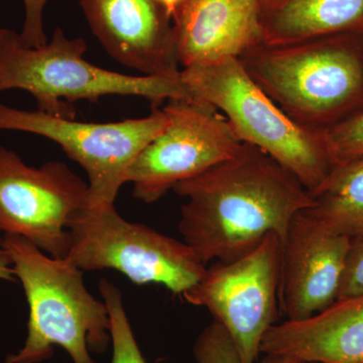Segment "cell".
<instances>
[{
  "label": "cell",
  "mask_w": 363,
  "mask_h": 363,
  "mask_svg": "<svg viewBox=\"0 0 363 363\" xmlns=\"http://www.w3.org/2000/svg\"><path fill=\"white\" fill-rule=\"evenodd\" d=\"M87 45L70 39L61 28L39 48L26 47L20 33L0 28V92L20 89L30 93L38 111L62 118H75L79 100L97 104L102 97L138 96L152 108L164 102L191 99L180 78L131 76L93 65L85 60Z\"/></svg>",
  "instance_id": "cell-4"
},
{
  "label": "cell",
  "mask_w": 363,
  "mask_h": 363,
  "mask_svg": "<svg viewBox=\"0 0 363 363\" xmlns=\"http://www.w3.org/2000/svg\"><path fill=\"white\" fill-rule=\"evenodd\" d=\"M89 205V185L65 164L30 167L0 145V234H14L55 259L71 247L67 225Z\"/></svg>",
  "instance_id": "cell-9"
},
{
  "label": "cell",
  "mask_w": 363,
  "mask_h": 363,
  "mask_svg": "<svg viewBox=\"0 0 363 363\" xmlns=\"http://www.w3.org/2000/svg\"><path fill=\"white\" fill-rule=\"evenodd\" d=\"M363 296V236L351 240L338 298Z\"/></svg>",
  "instance_id": "cell-20"
},
{
  "label": "cell",
  "mask_w": 363,
  "mask_h": 363,
  "mask_svg": "<svg viewBox=\"0 0 363 363\" xmlns=\"http://www.w3.org/2000/svg\"><path fill=\"white\" fill-rule=\"evenodd\" d=\"M173 191L186 199L182 238L206 266L238 259L269 234L283 240L294 218L313 203L291 172L243 143L233 157Z\"/></svg>",
  "instance_id": "cell-1"
},
{
  "label": "cell",
  "mask_w": 363,
  "mask_h": 363,
  "mask_svg": "<svg viewBox=\"0 0 363 363\" xmlns=\"http://www.w3.org/2000/svg\"><path fill=\"white\" fill-rule=\"evenodd\" d=\"M91 30L121 65L180 78L173 20L157 0H79Z\"/></svg>",
  "instance_id": "cell-12"
},
{
  "label": "cell",
  "mask_w": 363,
  "mask_h": 363,
  "mask_svg": "<svg viewBox=\"0 0 363 363\" xmlns=\"http://www.w3.org/2000/svg\"><path fill=\"white\" fill-rule=\"evenodd\" d=\"M167 124L168 117L162 108H152L150 116L143 118L95 123L0 104V130L23 131L49 138L84 169L89 185L88 207L93 209L114 206L131 162L161 135Z\"/></svg>",
  "instance_id": "cell-7"
},
{
  "label": "cell",
  "mask_w": 363,
  "mask_h": 363,
  "mask_svg": "<svg viewBox=\"0 0 363 363\" xmlns=\"http://www.w3.org/2000/svg\"><path fill=\"white\" fill-rule=\"evenodd\" d=\"M294 121L322 133L363 111V32L271 45L240 57Z\"/></svg>",
  "instance_id": "cell-2"
},
{
  "label": "cell",
  "mask_w": 363,
  "mask_h": 363,
  "mask_svg": "<svg viewBox=\"0 0 363 363\" xmlns=\"http://www.w3.org/2000/svg\"><path fill=\"white\" fill-rule=\"evenodd\" d=\"M259 363H317L311 362H306V360L298 359L286 355L277 354H264Z\"/></svg>",
  "instance_id": "cell-23"
},
{
  "label": "cell",
  "mask_w": 363,
  "mask_h": 363,
  "mask_svg": "<svg viewBox=\"0 0 363 363\" xmlns=\"http://www.w3.org/2000/svg\"><path fill=\"white\" fill-rule=\"evenodd\" d=\"M334 167L363 157V111L322 131Z\"/></svg>",
  "instance_id": "cell-18"
},
{
  "label": "cell",
  "mask_w": 363,
  "mask_h": 363,
  "mask_svg": "<svg viewBox=\"0 0 363 363\" xmlns=\"http://www.w3.org/2000/svg\"><path fill=\"white\" fill-rule=\"evenodd\" d=\"M67 229V259L82 271L116 269L136 285L157 284L176 295L190 290L206 271L187 243L126 221L114 206L81 209Z\"/></svg>",
  "instance_id": "cell-6"
},
{
  "label": "cell",
  "mask_w": 363,
  "mask_h": 363,
  "mask_svg": "<svg viewBox=\"0 0 363 363\" xmlns=\"http://www.w3.org/2000/svg\"><path fill=\"white\" fill-rule=\"evenodd\" d=\"M193 353L197 363H240L230 336L214 320L198 336Z\"/></svg>",
  "instance_id": "cell-19"
},
{
  "label": "cell",
  "mask_w": 363,
  "mask_h": 363,
  "mask_svg": "<svg viewBox=\"0 0 363 363\" xmlns=\"http://www.w3.org/2000/svg\"><path fill=\"white\" fill-rule=\"evenodd\" d=\"M260 354L317 363H363V296L337 298L306 319L272 325Z\"/></svg>",
  "instance_id": "cell-14"
},
{
  "label": "cell",
  "mask_w": 363,
  "mask_h": 363,
  "mask_svg": "<svg viewBox=\"0 0 363 363\" xmlns=\"http://www.w3.org/2000/svg\"><path fill=\"white\" fill-rule=\"evenodd\" d=\"M99 291L111 319V363H147L133 335L121 291L106 279L100 281Z\"/></svg>",
  "instance_id": "cell-17"
},
{
  "label": "cell",
  "mask_w": 363,
  "mask_h": 363,
  "mask_svg": "<svg viewBox=\"0 0 363 363\" xmlns=\"http://www.w3.org/2000/svg\"><path fill=\"white\" fill-rule=\"evenodd\" d=\"M311 197L305 211L319 223L350 240L363 236V157L334 167Z\"/></svg>",
  "instance_id": "cell-16"
},
{
  "label": "cell",
  "mask_w": 363,
  "mask_h": 363,
  "mask_svg": "<svg viewBox=\"0 0 363 363\" xmlns=\"http://www.w3.org/2000/svg\"><path fill=\"white\" fill-rule=\"evenodd\" d=\"M157 1L166 9L167 13L173 20L174 16L178 13L180 7L185 4L186 0H157Z\"/></svg>",
  "instance_id": "cell-24"
},
{
  "label": "cell",
  "mask_w": 363,
  "mask_h": 363,
  "mask_svg": "<svg viewBox=\"0 0 363 363\" xmlns=\"http://www.w3.org/2000/svg\"><path fill=\"white\" fill-rule=\"evenodd\" d=\"M363 32V0H278L264 4L262 44Z\"/></svg>",
  "instance_id": "cell-15"
},
{
  "label": "cell",
  "mask_w": 363,
  "mask_h": 363,
  "mask_svg": "<svg viewBox=\"0 0 363 363\" xmlns=\"http://www.w3.org/2000/svg\"><path fill=\"white\" fill-rule=\"evenodd\" d=\"M162 111L167 128L131 162L126 183L136 199L150 204L181 182L226 161L241 143L226 117L192 99L169 100Z\"/></svg>",
  "instance_id": "cell-10"
},
{
  "label": "cell",
  "mask_w": 363,
  "mask_h": 363,
  "mask_svg": "<svg viewBox=\"0 0 363 363\" xmlns=\"http://www.w3.org/2000/svg\"><path fill=\"white\" fill-rule=\"evenodd\" d=\"M264 0H186L173 18L182 68L240 58L262 45Z\"/></svg>",
  "instance_id": "cell-13"
},
{
  "label": "cell",
  "mask_w": 363,
  "mask_h": 363,
  "mask_svg": "<svg viewBox=\"0 0 363 363\" xmlns=\"http://www.w3.org/2000/svg\"><path fill=\"white\" fill-rule=\"evenodd\" d=\"M281 238L269 234L238 259L207 267L183 297L205 308L233 341L240 363H255L279 308Z\"/></svg>",
  "instance_id": "cell-8"
},
{
  "label": "cell",
  "mask_w": 363,
  "mask_h": 363,
  "mask_svg": "<svg viewBox=\"0 0 363 363\" xmlns=\"http://www.w3.org/2000/svg\"><path fill=\"white\" fill-rule=\"evenodd\" d=\"M25 21L20 33L21 43L26 47L39 48L47 44L44 30V9L48 0H23Z\"/></svg>",
  "instance_id": "cell-21"
},
{
  "label": "cell",
  "mask_w": 363,
  "mask_h": 363,
  "mask_svg": "<svg viewBox=\"0 0 363 363\" xmlns=\"http://www.w3.org/2000/svg\"><path fill=\"white\" fill-rule=\"evenodd\" d=\"M351 240L305 210L294 218L281 241L279 309L286 320L306 319L337 300Z\"/></svg>",
  "instance_id": "cell-11"
},
{
  "label": "cell",
  "mask_w": 363,
  "mask_h": 363,
  "mask_svg": "<svg viewBox=\"0 0 363 363\" xmlns=\"http://www.w3.org/2000/svg\"><path fill=\"white\" fill-rule=\"evenodd\" d=\"M278 1V0H264V4H274V2Z\"/></svg>",
  "instance_id": "cell-25"
},
{
  "label": "cell",
  "mask_w": 363,
  "mask_h": 363,
  "mask_svg": "<svg viewBox=\"0 0 363 363\" xmlns=\"http://www.w3.org/2000/svg\"><path fill=\"white\" fill-rule=\"evenodd\" d=\"M0 279L16 283V272H14L13 260L9 257V252L0 247Z\"/></svg>",
  "instance_id": "cell-22"
},
{
  "label": "cell",
  "mask_w": 363,
  "mask_h": 363,
  "mask_svg": "<svg viewBox=\"0 0 363 363\" xmlns=\"http://www.w3.org/2000/svg\"><path fill=\"white\" fill-rule=\"evenodd\" d=\"M192 100L222 112L241 143L259 147L310 194L334 168L322 133L294 121L250 77L238 58L182 69Z\"/></svg>",
  "instance_id": "cell-5"
},
{
  "label": "cell",
  "mask_w": 363,
  "mask_h": 363,
  "mask_svg": "<svg viewBox=\"0 0 363 363\" xmlns=\"http://www.w3.org/2000/svg\"><path fill=\"white\" fill-rule=\"evenodd\" d=\"M0 247L13 260L30 309L26 342L4 363L45 362L54 354L55 345L65 350L73 363H96L90 352L108 348L111 319L104 300L86 289L82 269L14 234H2Z\"/></svg>",
  "instance_id": "cell-3"
}]
</instances>
